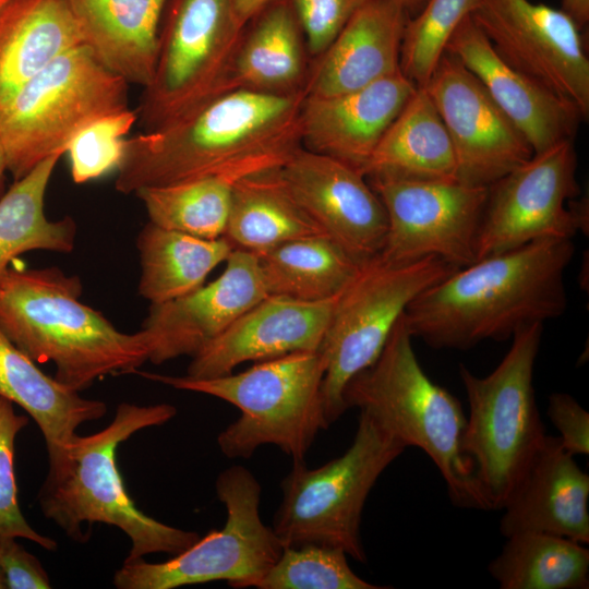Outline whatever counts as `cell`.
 Segmentation results:
<instances>
[{
	"label": "cell",
	"instance_id": "13",
	"mask_svg": "<svg viewBox=\"0 0 589 589\" xmlns=\"http://www.w3.org/2000/svg\"><path fill=\"white\" fill-rule=\"evenodd\" d=\"M574 140L533 156L489 187L477 242V261L540 239L588 232V200L572 201L576 179Z\"/></svg>",
	"mask_w": 589,
	"mask_h": 589
},
{
	"label": "cell",
	"instance_id": "4",
	"mask_svg": "<svg viewBox=\"0 0 589 589\" xmlns=\"http://www.w3.org/2000/svg\"><path fill=\"white\" fill-rule=\"evenodd\" d=\"M177 414L175 406H139L121 402L103 430L76 434L68 450V464L57 476H47L38 493L44 516L74 541L85 542L83 526L96 522L119 528L131 541L124 562L153 553L175 556L201 537L160 522L137 508L128 494L117 465L121 443L134 433L165 424Z\"/></svg>",
	"mask_w": 589,
	"mask_h": 589
},
{
	"label": "cell",
	"instance_id": "25",
	"mask_svg": "<svg viewBox=\"0 0 589 589\" xmlns=\"http://www.w3.org/2000/svg\"><path fill=\"white\" fill-rule=\"evenodd\" d=\"M82 44L68 0H7L0 7V116L31 79Z\"/></svg>",
	"mask_w": 589,
	"mask_h": 589
},
{
	"label": "cell",
	"instance_id": "18",
	"mask_svg": "<svg viewBox=\"0 0 589 589\" xmlns=\"http://www.w3.org/2000/svg\"><path fill=\"white\" fill-rule=\"evenodd\" d=\"M266 296L257 256L233 249L215 280L151 305L141 329L148 361L160 364L182 356L194 357Z\"/></svg>",
	"mask_w": 589,
	"mask_h": 589
},
{
	"label": "cell",
	"instance_id": "46",
	"mask_svg": "<svg viewBox=\"0 0 589 589\" xmlns=\"http://www.w3.org/2000/svg\"><path fill=\"white\" fill-rule=\"evenodd\" d=\"M7 586H5V580H4V577L0 570V589H5Z\"/></svg>",
	"mask_w": 589,
	"mask_h": 589
},
{
	"label": "cell",
	"instance_id": "10",
	"mask_svg": "<svg viewBox=\"0 0 589 589\" xmlns=\"http://www.w3.org/2000/svg\"><path fill=\"white\" fill-rule=\"evenodd\" d=\"M167 4L154 74L136 109L144 131L232 89V68L245 35L232 0H168Z\"/></svg>",
	"mask_w": 589,
	"mask_h": 589
},
{
	"label": "cell",
	"instance_id": "30",
	"mask_svg": "<svg viewBox=\"0 0 589 589\" xmlns=\"http://www.w3.org/2000/svg\"><path fill=\"white\" fill-rule=\"evenodd\" d=\"M136 245L142 268L139 292L152 304L177 299L200 288L233 250L224 237L204 239L151 221L139 233Z\"/></svg>",
	"mask_w": 589,
	"mask_h": 589
},
{
	"label": "cell",
	"instance_id": "15",
	"mask_svg": "<svg viewBox=\"0 0 589 589\" xmlns=\"http://www.w3.org/2000/svg\"><path fill=\"white\" fill-rule=\"evenodd\" d=\"M470 16L503 61L588 119L589 59L569 14L530 0H479Z\"/></svg>",
	"mask_w": 589,
	"mask_h": 589
},
{
	"label": "cell",
	"instance_id": "36",
	"mask_svg": "<svg viewBox=\"0 0 589 589\" xmlns=\"http://www.w3.org/2000/svg\"><path fill=\"white\" fill-rule=\"evenodd\" d=\"M341 549L303 544L284 548L257 589H383L360 578Z\"/></svg>",
	"mask_w": 589,
	"mask_h": 589
},
{
	"label": "cell",
	"instance_id": "6",
	"mask_svg": "<svg viewBox=\"0 0 589 589\" xmlns=\"http://www.w3.org/2000/svg\"><path fill=\"white\" fill-rule=\"evenodd\" d=\"M325 366L318 351H298L256 362L239 372L208 378L136 371L176 389L223 399L240 417L217 436L228 458H249L263 445L279 447L294 460H304L317 433L328 429L323 411Z\"/></svg>",
	"mask_w": 589,
	"mask_h": 589
},
{
	"label": "cell",
	"instance_id": "26",
	"mask_svg": "<svg viewBox=\"0 0 589 589\" xmlns=\"http://www.w3.org/2000/svg\"><path fill=\"white\" fill-rule=\"evenodd\" d=\"M83 44L129 84L153 77L161 15L168 0H68Z\"/></svg>",
	"mask_w": 589,
	"mask_h": 589
},
{
	"label": "cell",
	"instance_id": "35",
	"mask_svg": "<svg viewBox=\"0 0 589 589\" xmlns=\"http://www.w3.org/2000/svg\"><path fill=\"white\" fill-rule=\"evenodd\" d=\"M479 0H426L407 21L400 50V71L418 87L429 81L446 44Z\"/></svg>",
	"mask_w": 589,
	"mask_h": 589
},
{
	"label": "cell",
	"instance_id": "16",
	"mask_svg": "<svg viewBox=\"0 0 589 589\" xmlns=\"http://www.w3.org/2000/svg\"><path fill=\"white\" fill-rule=\"evenodd\" d=\"M423 88L452 141L457 181L490 187L533 156L522 133L454 56L443 53Z\"/></svg>",
	"mask_w": 589,
	"mask_h": 589
},
{
	"label": "cell",
	"instance_id": "21",
	"mask_svg": "<svg viewBox=\"0 0 589 589\" xmlns=\"http://www.w3.org/2000/svg\"><path fill=\"white\" fill-rule=\"evenodd\" d=\"M417 87L399 71L352 92L305 96L299 117L301 143L361 171Z\"/></svg>",
	"mask_w": 589,
	"mask_h": 589
},
{
	"label": "cell",
	"instance_id": "9",
	"mask_svg": "<svg viewBox=\"0 0 589 589\" xmlns=\"http://www.w3.org/2000/svg\"><path fill=\"white\" fill-rule=\"evenodd\" d=\"M129 83L84 44L31 79L0 116V143L15 180L48 157L63 155L85 128L129 109Z\"/></svg>",
	"mask_w": 589,
	"mask_h": 589
},
{
	"label": "cell",
	"instance_id": "3",
	"mask_svg": "<svg viewBox=\"0 0 589 589\" xmlns=\"http://www.w3.org/2000/svg\"><path fill=\"white\" fill-rule=\"evenodd\" d=\"M82 283L57 267L8 268L0 279V329L55 378L80 392L106 375L135 373L148 361L142 330L125 334L80 301Z\"/></svg>",
	"mask_w": 589,
	"mask_h": 589
},
{
	"label": "cell",
	"instance_id": "39",
	"mask_svg": "<svg viewBox=\"0 0 589 589\" xmlns=\"http://www.w3.org/2000/svg\"><path fill=\"white\" fill-rule=\"evenodd\" d=\"M374 0H290L309 52L318 57L349 20Z\"/></svg>",
	"mask_w": 589,
	"mask_h": 589
},
{
	"label": "cell",
	"instance_id": "43",
	"mask_svg": "<svg viewBox=\"0 0 589 589\" xmlns=\"http://www.w3.org/2000/svg\"><path fill=\"white\" fill-rule=\"evenodd\" d=\"M584 31L589 22V0H562V8Z\"/></svg>",
	"mask_w": 589,
	"mask_h": 589
},
{
	"label": "cell",
	"instance_id": "44",
	"mask_svg": "<svg viewBox=\"0 0 589 589\" xmlns=\"http://www.w3.org/2000/svg\"><path fill=\"white\" fill-rule=\"evenodd\" d=\"M411 16L416 15L424 5L426 0H399Z\"/></svg>",
	"mask_w": 589,
	"mask_h": 589
},
{
	"label": "cell",
	"instance_id": "22",
	"mask_svg": "<svg viewBox=\"0 0 589 589\" xmlns=\"http://www.w3.org/2000/svg\"><path fill=\"white\" fill-rule=\"evenodd\" d=\"M589 476L558 436L546 435L503 509L500 531L541 532L589 542Z\"/></svg>",
	"mask_w": 589,
	"mask_h": 589
},
{
	"label": "cell",
	"instance_id": "7",
	"mask_svg": "<svg viewBox=\"0 0 589 589\" xmlns=\"http://www.w3.org/2000/svg\"><path fill=\"white\" fill-rule=\"evenodd\" d=\"M542 332L543 324L516 332L507 353L485 376L459 365L469 406L461 446L490 509H503L546 436L533 388Z\"/></svg>",
	"mask_w": 589,
	"mask_h": 589
},
{
	"label": "cell",
	"instance_id": "33",
	"mask_svg": "<svg viewBox=\"0 0 589 589\" xmlns=\"http://www.w3.org/2000/svg\"><path fill=\"white\" fill-rule=\"evenodd\" d=\"M61 156L56 154L43 160L15 180L0 199V279L21 254L35 250L68 253L74 248V220H50L44 211L46 190Z\"/></svg>",
	"mask_w": 589,
	"mask_h": 589
},
{
	"label": "cell",
	"instance_id": "5",
	"mask_svg": "<svg viewBox=\"0 0 589 589\" xmlns=\"http://www.w3.org/2000/svg\"><path fill=\"white\" fill-rule=\"evenodd\" d=\"M412 338L402 313L377 359L348 382L345 407L368 413L406 447L422 449L456 506L490 509L474 465L461 446L467 417L459 400L422 370Z\"/></svg>",
	"mask_w": 589,
	"mask_h": 589
},
{
	"label": "cell",
	"instance_id": "38",
	"mask_svg": "<svg viewBox=\"0 0 589 589\" xmlns=\"http://www.w3.org/2000/svg\"><path fill=\"white\" fill-rule=\"evenodd\" d=\"M27 424L28 418L15 413L13 402L0 396V536L27 539L47 551H55L57 542L31 527L17 502L15 438Z\"/></svg>",
	"mask_w": 589,
	"mask_h": 589
},
{
	"label": "cell",
	"instance_id": "24",
	"mask_svg": "<svg viewBox=\"0 0 589 589\" xmlns=\"http://www.w3.org/2000/svg\"><path fill=\"white\" fill-rule=\"evenodd\" d=\"M35 363L0 329V396L19 405L36 422L47 447V476H56L68 464L77 428L103 418L107 406L83 398Z\"/></svg>",
	"mask_w": 589,
	"mask_h": 589
},
{
	"label": "cell",
	"instance_id": "17",
	"mask_svg": "<svg viewBox=\"0 0 589 589\" xmlns=\"http://www.w3.org/2000/svg\"><path fill=\"white\" fill-rule=\"evenodd\" d=\"M279 171L305 213L356 262L363 264L380 254L387 216L360 170L300 145Z\"/></svg>",
	"mask_w": 589,
	"mask_h": 589
},
{
	"label": "cell",
	"instance_id": "34",
	"mask_svg": "<svg viewBox=\"0 0 589 589\" xmlns=\"http://www.w3.org/2000/svg\"><path fill=\"white\" fill-rule=\"evenodd\" d=\"M506 539L488 566L502 589L589 587V551L584 544L541 532H518Z\"/></svg>",
	"mask_w": 589,
	"mask_h": 589
},
{
	"label": "cell",
	"instance_id": "23",
	"mask_svg": "<svg viewBox=\"0 0 589 589\" xmlns=\"http://www.w3.org/2000/svg\"><path fill=\"white\" fill-rule=\"evenodd\" d=\"M409 17L399 0H374L360 9L317 57L305 96L352 92L399 72Z\"/></svg>",
	"mask_w": 589,
	"mask_h": 589
},
{
	"label": "cell",
	"instance_id": "2",
	"mask_svg": "<svg viewBox=\"0 0 589 589\" xmlns=\"http://www.w3.org/2000/svg\"><path fill=\"white\" fill-rule=\"evenodd\" d=\"M304 87L288 93L235 88L178 119L124 140L116 190L135 193L219 170L245 157L300 146Z\"/></svg>",
	"mask_w": 589,
	"mask_h": 589
},
{
	"label": "cell",
	"instance_id": "20",
	"mask_svg": "<svg viewBox=\"0 0 589 589\" xmlns=\"http://www.w3.org/2000/svg\"><path fill=\"white\" fill-rule=\"evenodd\" d=\"M445 52L479 80L534 154L575 139L585 121L580 112L503 61L470 15L449 37Z\"/></svg>",
	"mask_w": 589,
	"mask_h": 589
},
{
	"label": "cell",
	"instance_id": "28",
	"mask_svg": "<svg viewBox=\"0 0 589 589\" xmlns=\"http://www.w3.org/2000/svg\"><path fill=\"white\" fill-rule=\"evenodd\" d=\"M361 172L366 179L457 180L452 141L423 87H417Z\"/></svg>",
	"mask_w": 589,
	"mask_h": 589
},
{
	"label": "cell",
	"instance_id": "11",
	"mask_svg": "<svg viewBox=\"0 0 589 589\" xmlns=\"http://www.w3.org/2000/svg\"><path fill=\"white\" fill-rule=\"evenodd\" d=\"M456 269L435 256L392 264L377 255L360 266L339 294L318 348L328 428L347 410L342 394L348 382L377 359L407 305Z\"/></svg>",
	"mask_w": 589,
	"mask_h": 589
},
{
	"label": "cell",
	"instance_id": "8",
	"mask_svg": "<svg viewBox=\"0 0 589 589\" xmlns=\"http://www.w3.org/2000/svg\"><path fill=\"white\" fill-rule=\"evenodd\" d=\"M405 448L360 411L353 441L341 456L313 469L304 460H294L280 483L283 498L272 525L283 546H332L365 563L360 536L365 501L378 477Z\"/></svg>",
	"mask_w": 589,
	"mask_h": 589
},
{
	"label": "cell",
	"instance_id": "32",
	"mask_svg": "<svg viewBox=\"0 0 589 589\" xmlns=\"http://www.w3.org/2000/svg\"><path fill=\"white\" fill-rule=\"evenodd\" d=\"M256 17L236 57L231 88L269 93L303 88L302 32L290 0H276Z\"/></svg>",
	"mask_w": 589,
	"mask_h": 589
},
{
	"label": "cell",
	"instance_id": "42",
	"mask_svg": "<svg viewBox=\"0 0 589 589\" xmlns=\"http://www.w3.org/2000/svg\"><path fill=\"white\" fill-rule=\"evenodd\" d=\"M276 0H232L236 13L243 24H248Z\"/></svg>",
	"mask_w": 589,
	"mask_h": 589
},
{
	"label": "cell",
	"instance_id": "47",
	"mask_svg": "<svg viewBox=\"0 0 589 589\" xmlns=\"http://www.w3.org/2000/svg\"><path fill=\"white\" fill-rule=\"evenodd\" d=\"M7 0H0V7Z\"/></svg>",
	"mask_w": 589,
	"mask_h": 589
},
{
	"label": "cell",
	"instance_id": "19",
	"mask_svg": "<svg viewBox=\"0 0 589 589\" xmlns=\"http://www.w3.org/2000/svg\"><path fill=\"white\" fill-rule=\"evenodd\" d=\"M338 297L308 302L266 296L192 357L187 376L216 377L248 361L318 351Z\"/></svg>",
	"mask_w": 589,
	"mask_h": 589
},
{
	"label": "cell",
	"instance_id": "29",
	"mask_svg": "<svg viewBox=\"0 0 589 589\" xmlns=\"http://www.w3.org/2000/svg\"><path fill=\"white\" fill-rule=\"evenodd\" d=\"M280 167L237 182L223 236L233 249L259 254L293 239L325 235L290 193Z\"/></svg>",
	"mask_w": 589,
	"mask_h": 589
},
{
	"label": "cell",
	"instance_id": "45",
	"mask_svg": "<svg viewBox=\"0 0 589 589\" xmlns=\"http://www.w3.org/2000/svg\"><path fill=\"white\" fill-rule=\"evenodd\" d=\"M7 170H8V167H7L5 154L0 143V184L2 182L3 175Z\"/></svg>",
	"mask_w": 589,
	"mask_h": 589
},
{
	"label": "cell",
	"instance_id": "41",
	"mask_svg": "<svg viewBox=\"0 0 589 589\" xmlns=\"http://www.w3.org/2000/svg\"><path fill=\"white\" fill-rule=\"evenodd\" d=\"M16 538L0 536V570L9 589H47L50 579L41 563Z\"/></svg>",
	"mask_w": 589,
	"mask_h": 589
},
{
	"label": "cell",
	"instance_id": "12",
	"mask_svg": "<svg viewBox=\"0 0 589 589\" xmlns=\"http://www.w3.org/2000/svg\"><path fill=\"white\" fill-rule=\"evenodd\" d=\"M227 519L183 552L161 563L124 562L113 575L118 589H173L225 580L232 588L256 587L276 563L283 544L260 515L262 488L243 466L223 470L215 482Z\"/></svg>",
	"mask_w": 589,
	"mask_h": 589
},
{
	"label": "cell",
	"instance_id": "31",
	"mask_svg": "<svg viewBox=\"0 0 589 589\" xmlns=\"http://www.w3.org/2000/svg\"><path fill=\"white\" fill-rule=\"evenodd\" d=\"M255 255L267 296L308 302L339 296L362 265L326 235L293 239Z\"/></svg>",
	"mask_w": 589,
	"mask_h": 589
},
{
	"label": "cell",
	"instance_id": "14",
	"mask_svg": "<svg viewBox=\"0 0 589 589\" xmlns=\"http://www.w3.org/2000/svg\"><path fill=\"white\" fill-rule=\"evenodd\" d=\"M366 180L387 216L381 260L404 264L435 256L457 268L477 261L489 187L467 185L457 180Z\"/></svg>",
	"mask_w": 589,
	"mask_h": 589
},
{
	"label": "cell",
	"instance_id": "1",
	"mask_svg": "<svg viewBox=\"0 0 589 589\" xmlns=\"http://www.w3.org/2000/svg\"><path fill=\"white\" fill-rule=\"evenodd\" d=\"M572 239H540L456 269L418 294L404 320L412 337L435 349L472 348L513 337L561 316Z\"/></svg>",
	"mask_w": 589,
	"mask_h": 589
},
{
	"label": "cell",
	"instance_id": "37",
	"mask_svg": "<svg viewBox=\"0 0 589 589\" xmlns=\"http://www.w3.org/2000/svg\"><path fill=\"white\" fill-rule=\"evenodd\" d=\"M136 120V110L129 108L82 130L65 152L69 154L73 181L85 183L117 168L123 154V137Z\"/></svg>",
	"mask_w": 589,
	"mask_h": 589
},
{
	"label": "cell",
	"instance_id": "40",
	"mask_svg": "<svg viewBox=\"0 0 589 589\" xmlns=\"http://www.w3.org/2000/svg\"><path fill=\"white\" fill-rule=\"evenodd\" d=\"M548 416L560 432L563 448L570 455L589 454V414L567 393L549 397Z\"/></svg>",
	"mask_w": 589,
	"mask_h": 589
},
{
	"label": "cell",
	"instance_id": "27",
	"mask_svg": "<svg viewBox=\"0 0 589 589\" xmlns=\"http://www.w3.org/2000/svg\"><path fill=\"white\" fill-rule=\"evenodd\" d=\"M294 149L252 155L212 173L143 188L134 194L143 202L152 224L217 239L224 236L237 182L249 175L283 166Z\"/></svg>",
	"mask_w": 589,
	"mask_h": 589
}]
</instances>
